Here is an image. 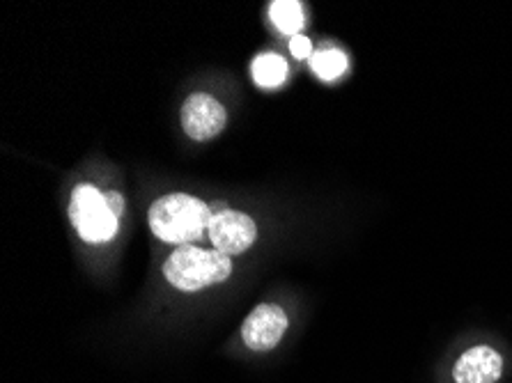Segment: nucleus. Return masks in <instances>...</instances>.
I'll return each instance as SVG.
<instances>
[{
  "label": "nucleus",
  "mask_w": 512,
  "mask_h": 383,
  "mask_svg": "<svg viewBox=\"0 0 512 383\" xmlns=\"http://www.w3.org/2000/svg\"><path fill=\"white\" fill-rule=\"evenodd\" d=\"M212 207L189 193H168L152 202L150 230L166 244L186 246L198 241L212 223Z\"/></svg>",
  "instance_id": "1"
},
{
  "label": "nucleus",
  "mask_w": 512,
  "mask_h": 383,
  "mask_svg": "<svg viewBox=\"0 0 512 383\" xmlns=\"http://www.w3.org/2000/svg\"><path fill=\"white\" fill-rule=\"evenodd\" d=\"M290 51L297 60L313 58V42H310V39L304 37V35H297V37L290 39Z\"/></svg>",
  "instance_id": "11"
},
{
  "label": "nucleus",
  "mask_w": 512,
  "mask_h": 383,
  "mask_svg": "<svg viewBox=\"0 0 512 383\" xmlns=\"http://www.w3.org/2000/svg\"><path fill=\"white\" fill-rule=\"evenodd\" d=\"M269 17L283 35L290 37H297L306 21L304 10H301V3H297V0H276V3H271Z\"/></svg>",
  "instance_id": "9"
},
{
  "label": "nucleus",
  "mask_w": 512,
  "mask_h": 383,
  "mask_svg": "<svg viewBox=\"0 0 512 383\" xmlns=\"http://www.w3.org/2000/svg\"><path fill=\"white\" fill-rule=\"evenodd\" d=\"M232 273V262L219 250L198 246H180L170 253L164 264V276L180 292H200V289L219 285Z\"/></svg>",
  "instance_id": "2"
},
{
  "label": "nucleus",
  "mask_w": 512,
  "mask_h": 383,
  "mask_svg": "<svg viewBox=\"0 0 512 383\" xmlns=\"http://www.w3.org/2000/svg\"><path fill=\"white\" fill-rule=\"evenodd\" d=\"M503 372V358L499 351L478 345L464 351L453 367L455 383H496Z\"/></svg>",
  "instance_id": "7"
},
{
  "label": "nucleus",
  "mask_w": 512,
  "mask_h": 383,
  "mask_svg": "<svg viewBox=\"0 0 512 383\" xmlns=\"http://www.w3.org/2000/svg\"><path fill=\"white\" fill-rule=\"evenodd\" d=\"M69 218L88 244H106L118 232V216L108 207L106 195L90 184H79L69 200Z\"/></svg>",
  "instance_id": "3"
},
{
  "label": "nucleus",
  "mask_w": 512,
  "mask_h": 383,
  "mask_svg": "<svg viewBox=\"0 0 512 383\" xmlns=\"http://www.w3.org/2000/svg\"><path fill=\"white\" fill-rule=\"evenodd\" d=\"M251 74L260 88H278L287 78V62L276 53H262L253 60Z\"/></svg>",
  "instance_id": "8"
},
{
  "label": "nucleus",
  "mask_w": 512,
  "mask_h": 383,
  "mask_svg": "<svg viewBox=\"0 0 512 383\" xmlns=\"http://www.w3.org/2000/svg\"><path fill=\"white\" fill-rule=\"evenodd\" d=\"M104 195H106L108 207H111L113 214L120 218V216H122V211H124V198H122V195H120L118 191H106Z\"/></svg>",
  "instance_id": "12"
},
{
  "label": "nucleus",
  "mask_w": 512,
  "mask_h": 383,
  "mask_svg": "<svg viewBox=\"0 0 512 383\" xmlns=\"http://www.w3.org/2000/svg\"><path fill=\"white\" fill-rule=\"evenodd\" d=\"M290 326L285 310L276 303H260L251 315L244 319L242 340L251 351H271Z\"/></svg>",
  "instance_id": "6"
},
{
  "label": "nucleus",
  "mask_w": 512,
  "mask_h": 383,
  "mask_svg": "<svg viewBox=\"0 0 512 383\" xmlns=\"http://www.w3.org/2000/svg\"><path fill=\"white\" fill-rule=\"evenodd\" d=\"M228 124V113L212 95L205 92H196L184 101L182 106V127L186 136L198 140V143H207L221 136V131Z\"/></svg>",
  "instance_id": "5"
},
{
  "label": "nucleus",
  "mask_w": 512,
  "mask_h": 383,
  "mask_svg": "<svg viewBox=\"0 0 512 383\" xmlns=\"http://www.w3.org/2000/svg\"><path fill=\"white\" fill-rule=\"evenodd\" d=\"M310 69L322 78V81H333V78L343 76L347 69V58L345 53H340L336 49H324L313 53L310 58Z\"/></svg>",
  "instance_id": "10"
},
{
  "label": "nucleus",
  "mask_w": 512,
  "mask_h": 383,
  "mask_svg": "<svg viewBox=\"0 0 512 383\" xmlns=\"http://www.w3.org/2000/svg\"><path fill=\"white\" fill-rule=\"evenodd\" d=\"M209 239L223 255H242L258 239V225L251 216L242 214L235 209H223L219 214L212 216L209 223Z\"/></svg>",
  "instance_id": "4"
}]
</instances>
